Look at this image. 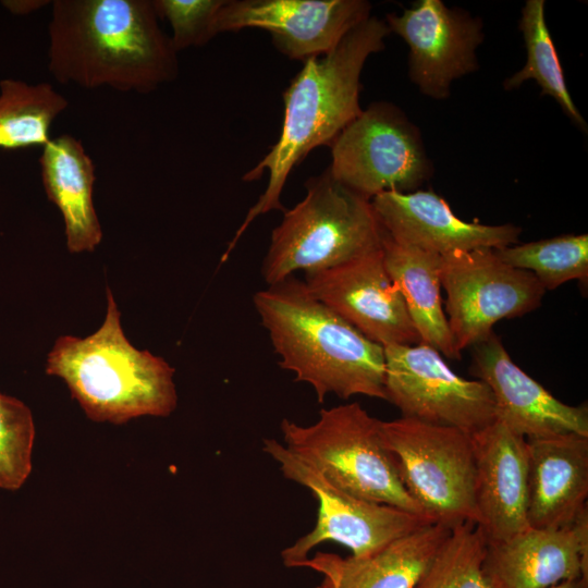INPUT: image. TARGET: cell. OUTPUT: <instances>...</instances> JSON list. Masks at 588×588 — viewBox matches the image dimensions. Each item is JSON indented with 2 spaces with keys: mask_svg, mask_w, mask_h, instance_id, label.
Wrapping results in <instances>:
<instances>
[{
  "mask_svg": "<svg viewBox=\"0 0 588 588\" xmlns=\"http://www.w3.org/2000/svg\"><path fill=\"white\" fill-rule=\"evenodd\" d=\"M152 0H54L48 70L60 84L148 94L174 81L177 52Z\"/></svg>",
  "mask_w": 588,
  "mask_h": 588,
  "instance_id": "cell-1",
  "label": "cell"
},
{
  "mask_svg": "<svg viewBox=\"0 0 588 588\" xmlns=\"http://www.w3.org/2000/svg\"><path fill=\"white\" fill-rule=\"evenodd\" d=\"M385 21L369 16L350 30L328 53L304 61L283 91L280 135L269 152L243 176L252 182L268 173L265 192L248 210L230 241L221 262L232 254L253 221L272 210L284 211L281 194L289 175L317 147L330 146L363 111L360 74L366 60L384 49L390 34Z\"/></svg>",
  "mask_w": 588,
  "mask_h": 588,
  "instance_id": "cell-2",
  "label": "cell"
},
{
  "mask_svg": "<svg viewBox=\"0 0 588 588\" xmlns=\"http://www.w3.org/2000/svg\"><path fill=\"white\" fill-rule=\"evenodd\" d=\"M255 309L281 368L328 394L385 400L384 347L318 301L294 275L255 293Z\"/></svg>",
  "mask_w": 588,
  "mask_h": 588,
  "instance_id": "cell-3",
  "label": "cell"
},
{
  "mask_svg": "<svg viewBox=\"0 0 588 588\" xmlns=\"http://www.w3.org/2000/svg\"><path fill=\"white\" fill-rule=\"evenodd\" d=\"M120 318L107 287L103 323L86 338L59 336L48 353L46 372L65 382L93 421L122 425L142 416L168 417L177 405L174 368L162 357L135 348Z\"/></svg>",
  "mask_w": 588,
  "mask_h": 588,
  "instance_id": "cell-4",
  "label": "cell"
},
{
  "mask_svg": "<svg viewBox=\"0 0 588 588\" xmlns=\"http://www.w3.org/2000/svg\"><path fill=\"white\" fill-rule=\"evenodd\" d=\"M306 195L272 230L262 261L267 285L324 270L382 245L370 200L339 183L327 168L305 183Z\"/></svg>",
  "mask_w": 588,
  "mask_h": 588,
  "instance_id": "cell-5",
  "label": "cell"
},
{
  "mask_svg": "<svg viewBox=\"0 0 588 588\" xmlns=\"http://www.w3.org/2000/svg\"><path fill=\"white\" fill-rule=\"evenodd\" d=\"M280 428L283 445L338 489L424 514L400 479L395 458L381 433V420L359 403L322 408L311 425L284 418Z\"/></svg>",
  "mask_w": 588,
  "mask_h": 588,
  "instance_id": "cell-6",
  "label": "cell"
},
{
  "mask_svg": "<svg viewBox=\"0 0 588 588\" xmlns=\"http://www.w3.org/2000/svg\"><path fill=\"white\" fill-rule=\"evenodd\" d=\"M381 433L406 492L424 514L452 527L478 524L471 434L408 417L381 420Z\"/></svg>",
  "mask_w": 588,
  "mask_h": 588,
  "instance_id": "cell-7",
  "label": "cell"
},
{
  "mask_svg": "<svg viewBox=\"0 0 588 588\" xmlns=\"http://www.w3.org/2000/svg\"><path fill=\"white\" fill-rule=\"evenodd\" d=\"M262 451L274 460L283 476L308 490L318 501L316 525L281 552L286 567L306 560L318 544L338 542L363 558L422 526L436 523L425 514L353 497L326 480L275 439H264Z\"/></svg>",
  "mask_w": 588,
  "mask_h": 588,
  "instance_id": "cell-8",
  "label": "cell"
},
{
  "mask_svg": "<svg viewBox=\"0 0 588 588\" xmlns=\"http://www.w3.org/2000/svg\"><path fill=\"white\" fill-rule=\"evenodd\" d=\"M329 147L331 175L368 200L414 192L432 171L417 127L390 102L370 103Z\"/></svg>",
  "mask_w": 588,
  "mask_h": 588,
  "instance_id": "cell-9",
  "label": "cell"
},
{
  "mask_svg": "<svg viewBox=\"0 0 588 588\" xmlns=\"http://www.w3.org/2000/svg\"><path fill=\"white\" fill-rule=\"evenodd\" d=\"M446 320L456 350L483 340L502 319L524 316L546 293L536 277L502 261L493 248L441 256Z\"/></svg>",
  "mask_w": 588,
  "mask_h": 588,
  "instance_id": "cell-10",
  "label": "cell"
},
{
  "mask_svg": "<svg viewBox=\"0 0 588 588\" xmlns=\"http://www.w3.org/2000/svg\"><path fill=\"white\" fill-rule=\"evenodd\" d=\"M385 401L402 417L449 426L469 434L497 420L493 395L481 380L456 375L433 347L390 345L384 347Z\"/></svg>",
  "mask_w": 588,
  "mask_h": 588,
  "instance_id": "cell-11",
  "label": "cell"
},
{
  "mask_svg": "<svg viewBox=\"0 0 588 588\" xmlns=\"http://www.w3.org/2000/svg\"><path fill=\"white\" fill-rule=\"evenodd\" d=\"M370 9L365 0H225L212 28L215 35L265 29L279 52L304 62L330 52Z\"/></svg>",
  "mask_w": 588,
  "mask_h": 588,
  "instance_id": "cell-12",
  "label": "cell"
},
{
  "mask_svg": "<svg viewBox=\"0 0 588 588\" xmlns=\"http://www.w3.org/2000/svg\"><path fill=\"white\" fill-rule=\"evenodd\" d=\"M304 282L318 301L383 347L420 343L403 296L385 268L382 245L307 273Z\"/></svg>",
  "mask_w": 588,
  "mask_h": 588,
  "instance_id": "cell-13",
  "label": "cell"
},
{
  "mask_svg": "<svg viewBox=\"0 0 588 588\" xmlns=\"http://www.w3.org/2000/svg\"><path fill=\"white\" fill-rule=\"evenodd\" d=\"M385 23L408 45V76L426 96L445 99L454 79L477 69L483 38L478 19L440 0H420L402 14H388Z\"/></svg>",
  "mask_w": 588,
  "mask_h": 588,
  "instance_id": "cell-14",
  "label": "cell"
},
{
  "mask_svg": "<svg viewBox=\"0 0 588 588\" xmlns=\"http://www.w3.org/2000/svg\"><path fill=\"white\" fill-rule=\"evenodd\" d=\"M470 372L494 400L497 420L526 440L576 433L588 437V407L567 405L510 357L493 331L473 345Z\"/></svg>",
  "mask_w": 588,
  "mask_h": 588,
  "instance_id": "cell-15",
  "label": "cell"
},
{
  "mask_svg": "<svg viewBox=\"0 0 588 588\" xmlns=\"http://www.w3.org/2000/svg\"><path fill=\"white\" fill-rule=\"evenodd\" d=\"M384 233L394 242L440 256L477 248L500 249L518 242L522 229L458 219L432 191L382 192L370 200Z\"/></svg>",
  "mask_w": 588,
  "mask_h": 588,
  "instance_id": "cell-16",
  "label": "cell"
},
{
  "mask_svg": "<svg viewBox=\"0 0 588 588\" xmlns=\"http://www.w3.org/2000/svg\"><path fill=\"white\" fill-rule=\"evenodd\" d=\"M482 571L490 588H548L588 578V511L568 527H529L488 542Z\"/></svg>",
  "mask_w": 588,
  "mask_h": 588,
  "instance_id": "cell-17",
  "label": "cell"
},
{
  "mask_svg": "<svg viewBox=\"0 0 588 588\" xmlns=\"http://www.w3.org/2000/svg\"><path fill=\"white\" fill-rule=\"evenodd\" d=\"M471 437L477 526L487 542L509 540L529 528L526 439L498 420Z\"/></svg>",
  "mask_w": 588,
  "mask_h": 588,
  "instance_id": "cell-18",
  "label": "cell"
},
{
  "mask_svg": "<svg viewBox=\"0 0 588 588\" xmlns=\"http://www.w3.org/2000/svg\"><path fill=\"white\" fill-rule=\"evenodd\" d=\"M526 442L529 527L573 525L588 511V437L567 433Z\"/></svg>",
  "mask_w": 588,
  "mask_h": 588,
  "instance_id": "cell-19",
  "label": "cell"
},
{
  "mask_svg": "<svg viewBox=\"0 0 588 588\" xmlns=\"http://www.w3.org/2000/svg\"><path fill=\"white\" fill-rule=\"evenodd\" d=\"M453 527L431 523L363 558L316 552L296 567L323 575L316 588H415Z\"/></svg>",
  "mask_w": 588,
  "mask_h": 588,
  "instance_id": "cell-20",
  "label": "cell"
},
{
  "mask_svg": "<svg viewBox=\"0 0 588 588\" xmlns=\"http://www.w3.org/2000/svg\"><path fill=\"white\" fill-rule=\"evenodd\" d=\"M39 166L47 198L62 215L69 252H93L102 230L94 206L95 164L83 144L70 134L51 137Z\"/></svg>",
  "mask_w": 588,
  "mask_h": 588,
  "instance_id": "cell-21",
  "label": "cell"
},
{
  "mask_svg": "<svg viewBox=\"0 0 588 588\" xmlns=\"http://www.w3.org/2000/svg\"><path fill=\"white\" fill-rule=\"evenodd\" d=\"M385 268L399 287L420 343L450 359H460L448 324L441 290L442 258L438 254L401 245L383 231Z\"/></svg>",
  "mask_w": 588,
  "mask_h": 588,
  "instance_id": "cell-22",
  "label": "cell"
},
{
  "mask_svg": "<svg viewBox=\"0 0 588 588\" xmlns=\"http://www.w3.org/2000/svg\"><path fill=\"white\" fill-rule=\"evenodd\" d=\"M69 102L51 84L0 81V148L42 147Z\"/></svg>",
  "mask_w": 588,
  "mask_h": 588,
  "instance_id": "cell-23",
  "label": "cell"
},
{
  "mask_svg": "<svg viewBox=\"0 0 588 588\" xmlns=\"http://www.w3.org/2000/svg\"><path fill=\"white\" fill-rule=\"evenodd\" d=\"M527 50L525 66L504 82L505 89L518 87L527 79H535L542 94L549 95L565 114L586 131V122L577 110L566 87L564 73L544 19V1L528 0L519 22Z\"/></svg>",
  "mask_w": 588,
  "mask_h": 588,
  "instance_id": "cell-24",
  "label": "cell"
},
{
  "mask_svg": "<svg viewBox=\"0 0 588 588\" xmlns=\"http://www.w3.org/2000/svg\"><path fill=\"white\" fill-rule=\"evenodd\" d=\"M505 264L531 272L544 290L588 282V235L565 234L495 249Z\"/></svg>",
  "mask_w": 588,
  "mask_h": 588,
  "instance_id": "cell-25",
  "label": "cell"
},
{
  "mask_svg": "<svg viewBox=\"0 0 588 588\" xmlns=\"http://www.w3.org/2000/svg\"><path fill=\"white\" fill-rule=\"evenodd\" d=\"M487 544L476 524L454 526L415 588H490L482 571Z\"/></svg>",
  "mask_w": 588,
  "mask_h": 588,
  "instance_id": "cell-26",
  "label": "cell"
},
{
  "mask_svg": "<svg viewBox=\"0 0 588 588\" xmlns=\"http://www.w3.org/2000/svg\"><path fill=\"white\" fill-rule=\"evenodd\" d=\"M35 425L28 406L0 392V488L15 491L32 471Z\"/></svg>",
  "mask_w": 588,
  "mask_h": 588,
  "instance_id": "cell-27",
  "label": "cell"
},
{
  "mask_svg": "<svg viewBox=\"0 0 588 588\" xmlns=\"http://www.w3.org/2000/svg\"><path fill=\"white\" fill-rule=\"evenodd\" d=\"M225 0H152L159 19L172 28L170 37L176 52L207 44L215 35L213 21Z\"/></svg>",
  "mask_w": 588,
  "mask_h": 588,
  "instance_id": "cell-28",
  "label": "cell"
},
{
  "mask_svg": "<svg viewBox=\"0 0 588 588\" xmlns=\"http://www.w3.org/2000/svg\"><path fill=\"white\" fill-rule=\"evenodd\" d=\"M49 3H51V1L48 0H14L2 2V4L14 14H28Z\"/></svg>",
  "mask_w": 588,
  "mask_h": 588,
  "instance_id": "cell-29",
  "label": "cell"
},
{
  "mask_svg": "<svg viewBox=\"0 0 588 588\" xmlns=\"http://www.w3.org/2000/svg\"><path fill=\"white\" fill-rule=\"evenodd\" d=\"M548 588H588V578L580 577L573 580H565Z\"/></svg>",
  "mask_w": 588,
  "mask_h": 588,
  "instance_id": "cell-30",
  "label": "cell"
}]
</instances>
